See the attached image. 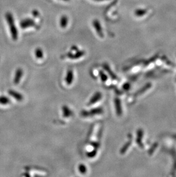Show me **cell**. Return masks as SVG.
<instances>
[{
  "label": "cell",
  "instance_id": "1",
  "mask_svg": "<svg viewBox=\"0 0 176 177\" xmlns=\"http://www.w3.org/2000/svg\"><path fill=\"white\" fill-rule=\"evenodd\" d=\"M6 17H7L8 23L9 26H10L12 36H13L14 39H16V37H17V32H16V28H15L14 25L13 20L12 16L11 15L10 13H7Z\"/></svg>",
  "mask_w": 176,
  "mask_h": 177
},
{
  "label": "cell",
  "instance_id": "5",
  "mask_svg": "<svg viewBox=\"0 0 176 177\" xmlns=\"http://www.w3.org/2000/svg\"><path fill=\"white\" fill-rule=\"evenodd\" d=\"M63 116L65 117H68L69 116L70 117L72 113V112L71 111L70 109H69V108H68L66 106H64L63 107Z\"/></svg>",
  "mask_w": 176,
  "mask_h": 177
},
{
  "label": "cell",
  "instance_id": "9",
  "mask_svg": "<svg viewBox=\"0 0 176 177\" xmlns=\"http://www.w3.org/2000/svg\"><path fill=\"white\" fill-rule=\"evenodd\" d=\"M100 75H101V77L102 78V79L104 81V80H105V79H106V77H105V75L103 72H100Z\"/></svg>",
  "mask_w": 176,
  "mask_h": 177
},
{
  "label": "cell",
  "instance_id": "7",
  "mask_svg": "<svg viewBox=\"0 0 176 177\" xmlns=\"http://www.w3.org/2000/svg\"><path fill=\"white\" fill-rule=\"evenodd\" d=\"M79 170L81 173H85L87 171V167L84 164H80L79 166Z\"/></svg>",
  "mask_w": 176,
  "mask_h": 177
},
{
  "label": "cell",
  "instance_id": "4",
  "mask_svg": "<svg viewBox=\"0 0 176 177\" xmlns=\"http://www.w3.org/2000/svg\"><path fill=\"white\" fill-rule=\"evenodd\" d=\"M73 72L72 70H68L67 74V76L65 78L66 83L68 84H71L73 82Z\"/></svg>",
  "mask_w": 176,
  "mask_h": 177
},
{
  "label": "cell",
  "instance_id": "2",
  "mask_svg": "<svg viewBox=\"0 0 176 177\" xmlns=\"http://www.w3.org/2000/svg\"><path fill=\"white\" fill-rule=\"evenodd\" d=\"M103 112V110L99 108H97L94 110H90V111H83L81 112V115H83V117H89V116H92V115H98L101 114Z\"/></svg>",
  "mask_w": 176,
  "mask_h": 177
},
{
  "label": "cell",
  "instance_id": "8",
  "mask_svg": "<svg viewBox=\"0 0 176 177\" xmlns=\"http://www.w3.org/2000/svg\"><path fill=\"white\" fill-rule=\"evenodd\" d=\"M145 13H146V10H143V9H138V10H136V12L137 16H141Z\"/></svg>",
  "mask_w": 176,
  "mask_h": 177
},
{
  "label": "cell",
  "instance_id": "6",
  "mask_svg": "<svg viewBox=\"0 0 176 177\" xmlns=\"http://www.w3.org/2000/svg\"><path fill=\"white\" fill-rule=\"evenodd\" d=\"M23 75V70H18L17 71V73H16V79H15V82L16 83H18L19 81H20V79L21 77Z\"/></svg>",
  "mask_w": 176,
  "mask_h": 177
},
{
  "label": "cell",
  "instance_id": "3",
  "mask_svg": "<svg viewBox=\"0 0 176 177\" xmlns=\"http://www.w3.org/2000/svg\"><path fill=\"white\" fill-rule=\"evenodd\" d=\"M101 98V94L100 92H96L93 96V97L90 99L89 104H93L97 102L98 100Z\"/></svg>",
  "mask_w": 176,
  "mask_h": 177
}]
</instances>
